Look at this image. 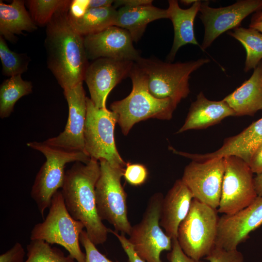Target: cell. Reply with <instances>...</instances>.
I'll return each mask as SVG.
<instances>
[{"label":"cell","instance_id":"6da1fadb","mask_svg":"<svg viewBox=\"0 0 262 262\" xmlns=\"http://www.w3.org/2000/svg\"><path fill=\"white\" fill-rule=\"evenodd\" d=\"M69 6L54 15L46 26L44 42L48 67L63 90L82 82L89 65L84 36L69 21Z\"/></svg>","mask_w":262,"mask_h":262},{"label":"cell","instance_id":"7a4b0ae2","mask_svg":"<svg viewBox=\"0 0 262 262\" xmlns=\"http://www.w3.org/2000/svg\"><path fill=\"white\" fill-rule=\"evenodd\" d=\"M100 173L99 162L95 159L90 158L86 164L76 162L66 171L61 191L68 213L82 223L95 245L104 244L110 233L97 209L95 186Z\"/></svg>","mask_w":262,"mask_h":262},{"label":"cell","instance_id":"3957f363","mask_svg":"<svg viewBox=\"0 0 262 262\" xmlns=\"http://www.w3.org/2000/svg\"><path fill=\"white\" fill-rule=\"evenodd\" d=\"M129 77L132 83L131 92L110 105L111 110L117 115L123 134L127 135L134 125L149 118L170 119L177 105L170 99H159L150 93L147 77L135 63Z\"/></svg>","mask_w":262,"mask_h":262},{"label":"cell","instance_id":"277c9868","mask_svg":"<svg viewBox=\"0 0 262 262\" xmlns=\"http://www.w3.org/2000/svg\"><path fill=\"white\" fill-rule=\"evenodd\" d=\"M27 145L41 152L46 159L36 174L31 191V196L43 218L44 212L50 205L52 196L63 187L66 165L74 162L86 164L90 158L84 152L66 150L45 142H31Z\"/></svg>","mask_w":262,"mask_h":262},{"label":"cell","instance_id":"5b68a950","mask_svg":"<svg viewBox=\"0 0 262 262\" xmlns=\"http://www.w3.org/2000/svg\"><path fill=\"white\" fill-rule=\"evenodd\" d=\"M209 62V59L201 58L171 63L141 57L134 63L146 74L149 91L154 97L170 99L178 105L190 92L189 80L191 74Z\"/></svg>","mask_w":262,"mask_h":262},{"label":"cell","instance_id":"8992f818","mask_svg":"<svg viewBox=\"0 0 262 262\" xmlns=\"http://www.w3.org/2000/svg\"><path fill=\"white\" fill-rule=\"evenodd\" d=\"M84 228L82 222L74 219L69 214L62 192L58 191L52 196L44 221L35 224L32 229L30 239L60 245L77 262H85V253L80 246V236Z\"/></svg>","mask_w":262,"mask_h":262},{"label":"cell","instance_id":"52a82bcc","mask_svg":"<svg viewBox=\"0 0 262 262\" xmlns=\"http://www.w3.org/2000/svg\"><path fill=\"white\" fill-rule=\"evenodd\" d=\"M219 217L217 209L193 199L178 229L177 240L186 255L201 260L214 248Z\"/></svg>","mask_w":262,"mask_h":262},{"label":"cell","instance_id":"ba28073f","mask_svg":"<svg viewBox=\"0 0 262 262\" xmlns=\"http://www.w3.org/2000/svg\"><path fill=\"white\" fill-rule=\"evenodd\" d=\"M100 173L95 186L97 209L100 218L116 230L129 235L127 194L121 184L125 168L114 167L105 160L99 161Z\"/></svg>","mask_w":262,"mask_h":262},{"label":"cell","instance_id":"9c48e42d","mask_svg":"<svg viewBox=\"0 0 262 262\" xmlns=\"http://www.w3.org/2000/svg\"><path fill=\"white\" fill-rule=\"evenodd\" d=\"M86 117L84 131V150L90 158L103 159L111 165L125 168L127 165L117 151L114 136L117 115L106 108L97 107L86 98Z\"/></svg>","mask_w":262,"mask_h":262},{"label":"cell","instance_id":"30bf717a","mask_svg":"<svg viewBox=\"0 0 262 262\" xmlns=\"http://www.w3.org/2000/svg\"><path fill=\"white\" fill-rule=\"evenodd\" d=\"M163 198L161 193H155L149 198L142 219L132 226L129 235L136 253L145 262H163L161 253L172 249V239L160 225Z\"/></svg>","mask_w":262,"mask_h":262},{"label":"cell","instance_id":"8fae6325","mask_svg":"<svg viewBox=\"0 0 262 262\" xmlns=\"http://www.w3.org/2000/svg\"><path fill=\"white\" fill-rule=\"evenodd\" d=\"M224 174L218 213L231 214L251 204L258 196L249 164L234 156L224 157Z\"/></svg>","mask_w":262,"mask_h":262},{"label":"cell","instance_id":"7c38bea8","mask_svg":"<svg viewBox=\"0 0 262 262\" xmlns=\"http://www.w3.org/2000/svg\"><path fill=\"white\" fill-rule=\"evenodd\" d=\"M224 174V158L202 162L192 161L185 166L181 179L193 198L217 209Z\"/></svg>","mask_w":262,"mask_h":262},{"label":"cell","instance_id":"4fadbf2b","mask_svg":"<svg viewBox=\"0 0 262 262\" xmlns=\"http://www.w3.org/2000/svg\"><path fill=\"white\" fill-rule=\"evenodd\" d=\"M209 2H202L199 18L204 26V38L200 46L204 50L224 32L239 27L250 14L262 10V0H241L234 4L219 8L209 6Z\"/></svg>","mask_w":262,"mask_h":262},{"label":"cell","instance_id":"5bb4252c","mask_svg":"<svg viewBox=\"0 0 262 262\" xmlns=\"http://www.w3.org/2000/svg\"><path fill=\"white\" fill-rule=\"evenodd\" d=\"M262 225V196H258L247 207L231 214L219 217L215 246L236 249L249 234Z\"/></svg>","mask_w":262,"mask_h":262},{"label":"cell","instance_id":"9a60e30c","mask_svg":"<svg viewBox=\"0 0 262 262\" xmlns=\"http://www.w3.org/2000/svg\"><path fill=\"white\" fill-rule=\"evenodd\" d=\"M68 106V117L64 130L44 141L66 150L85 152L84 131L86 117V97L83 82L64 90Z\"/></svg>","mask_w":262,"mask_h":262},{"label":"cell","instance_id":"2e32d148","mask_svg":"<svg viewBox=\"0 0 262 262\" xmlns=\"http://www.w3.org/2000/svg\"><path fill=\"white\" fill-rule=\"evenodd\" d=\"M134 62L101 58L89 64L85 73L90 99L98 108H106L111 91L122 79L129 76Z\"/></svg>","mask_w":262,"mask_h":262},{"label":"cell","instance_id":"e0dca14e","mask_svg":"<svg viewBox=\"0 0 262 262\" xmlns=\"http://www.w3.org/2000/svg\"><path fill=\"white\" fill-rule=\"evenodd\" d=\"M132 42L127 31L116 26L84 36L87 58L94 60L106 58L135 62L141 56Z\"/></svg>","mask_w":262,"mask_h":262},{"label":"cell","instance_id":"ac0fdd59","mask_svg":"<svg viewBox=\"0 0 262 262\" xmlns=\"http://www.w3.org/2000/svg\"><path fill=\"white\" fill-rule=\"evenodd\" d=\"M262 143V117L239 134L225 139L222 147L214 152L193 154L178 151L177 154L198 162L234 156L249 164L253 153Z\"/></svg>","mask_w":262,"mask_h":262},{"label":"cell","instance_id":"d6986e66","mask_svg":"<svg viewBox=\"0 0 262 262\" xmlns=\"http://www.w3.org/2000/svg\"><path fill=\"white\" fill-rule=\"evenodd\" d=\"M193 199L191 191L181 179L175 181L164 197L160 225L172 239L177 238L179 226L188 213Z\"/></svg>","mask_w":262,"mask_h":262},{"label":"cell","instance_id":"ffe728a7","mask_svg":"<svg viewBox=\"0 0 262 262\" xmlns=\"http://www.w3.org/2000/svg\"><path fill=\"white\" fill-rule=\"evenodd\" d=\"M231 116H235V113L223 99L209 100L200 92L192 103L183 125L176 133L206 129Z\"/></svg>","mask_w":262,"mask_h":262},{"label":"cell","instance_id":"44dd1931","mask_svg":"<svg viewBox=\"0 0 262 262\" xmlns=\"http://www.w3.org/2000/svg\"><path fill=\"white\" fill-rule=\"evenodd\" d=\"M201 2L200 0H196L190 8L182 9L177 0H168L167 10L168 18L173 24L174 36L172 47L167 56V62L173 61L177 51L182 46L188 44L199 46L195 37L194 26Z\"/></svg>","mask_w":262,"mask_h":262},{"label":"cell","instance_id":"7402d4cb","mask_svg":"<svg viewBox=\"0 0 262 262\" xmlns=\"http://www.w3.org/2000/svg\"><path fill=\"white\" fill-rule=\"evenodd\" d=\"M235 116L253 115L262 110V66L259 64L249 79L223 99Z\"/></svg>","mask_w":262,"mask_h":262},{"label":"cell","instance_id":"603a6c76","mask_svg":"<svg viewBox=\"0 0 262 262\" xmlns=\"http://www.w3.org/2000/svg\"><path fill=\"white\" fill-rule=\"evenodd\" d=\"M161 18H168L167 9H160L152 5L123 6L117 10L115 26L127 31L133 41L137 42L149 23Z\"/></svg>","mask_w":262,"mask_h":262},{"label":"cell","instance_id":"cb8c5ba5","mask_svg":"<svg viewBox=\"0 0 262 262\" xmlns=\"http://www.w3.org/2000/svg\"><path fill=\"white\" fill-rule=\"evenodd\" d=\"M24 3L22 0H14L10 4L0 1V34L9 41H15L16 34L37 29Z\"/></svg>","mask_w":262,"mask_h":262},{"label":"cell","instance_id":"d4e9b609","mask_svg":"<svg viewBox=\"0 0 262 262\" xmlns=\"http://www.w3.org/2000/svg\"><path fill=\"white\" fill-rule=\"evenodd\" d=\"M116 15L117 10L111 6L89 8L81 17L75 18L68 14V18L74 30L80 35L85 36L115 26Z\"/></svg>","mask_w":262,"mask_h":262},{"label":"cell","instance_id":"484cf974","mask_svg":"<svg viewBox=\"0 0 262 262\" xmlns=\"http://www.w3.org/2000/svg\"><path fill=\"white\" fill-rule=\"evenodd\" d=\"M21 76L10 77L0 86V117L2 119L10 115L18 100L32 92V83L24 80Z\"/></svg>","mask_w":262,"mask_h":262},{"label":"cell","instance_id":"4316f807","mask_svg":"<svg viewBox=\"0 0 262 262\" xmlns=\"http://www.w3.org/2000/svg\"><path fill=\"white\" fill-rule=\"evenodd\" d=\"M228 34L239 41L246 49L245 72L254 69L262 59V33L251 28L239 27Z\"/></svg>","mask_w":262,"mask_h":262},{"label":"cell","instance_id":"83f0119b","mask_svg":"<svg viewBox=\"0 0 262 262\" xmlns=\"http://www.w3.org/2000/svg\"><path fill=\"white\" fill-rule=\"evenodd\" d=\"M27 260L24 262H75L69 254L40 240H31L27 246Z\"/></svg>","mask_w":262,"mask_h":262},{"label":"cell","instance_id":"f1b7e54d","mask_svg":"<svg viewBox=\"0 0 262 262\" xmlns=\"http://www.w3.org/2000/svg\"><path fill=\"white\" fill-rule=\"evenodd\" d=\"M0 58L3 75L11 77L21 75L28 69L30 58L25 53H18L8 48L4 38L0 36Z\"/></svg>","mask_w":262,"mask_h":262},{"label":"cell","instance_id":"f546056e","mask_svg":"<svg viewBox=\"0 0 262 262\" xmlns=\"http://www.w3.org/2000/svg\"><path fill=\"white\" fill-rule=\"evenodd\" d=\"M69 0H29L27 1L30 15L36 25H47L54 15L68 6Z\"/></svg>","mask_w":262,"mask_h":262},{"label":"cell","instance_id":"4dcf8cb0","mask_svg":"<svg viewBox=\"0 0 262 262\" xmlns=\"http://www.w3.org/2000/svg\"><path fill=\"white\" fill-rule=\"evenodd\" d=\"M148 171L146 167L140 164L127 163L123 177L126 181L134 186L143 184L147 180Z\"/></svg>","mask_w":262,"mask_h":262},{"label":"cell","instance_id":"1f68e13d","mask_svg":"<svg viewBox=\"0 0 262 262\" xmlns=\"http://www.w3.org/2000/svg\"><path fill=\"white\" fill-rule=\"evenodd\" d=\"M209 262H244L242 253L237 249L226 250L215 246L205 257Z\"/></svg>","mask_w":262,"mask_h":262},{"label":"cell","instance_id":"d6a6232c","mask_svg":"<svg viewBox=\"0 0 262 262\" xmlns=\"http://www.w3.org/2000/svg\"><path fill=\"white\" fill-rule=\"evenodd\" d=\"M80 242L85 249V262H114L98 250L96 245L88 237L86 230H83L81 233Z\"/></svg>","mask_w":262,"mask_h":262},{"label":"cell","instance_id":"836d02e7","mask_svg":"<svg viewBox=\"0 0 262 262\" xmlns=\"http://www.w3.org/2000/svg\"><path fill=\"white\" fill-rule=\"evenodd\" d=\"M25 255L22 245L16 242L10 249L0 255V262H24Z\"/></svg>","mask_w":262,"mask_h":262},{"label":"cell","instance_id":"e575fe53","mask_svg":"<svg viewBox=\"0 0 262 262\" xmlns=\"http://www.w3.org/2000/svg\"><path fill=\"white\" fill-rule=\"evenodd\" d=\"M169 262H204L196 260L186 255L180 247L177 239H172V246L170 252L167 254Z\"/></svg>","mask_w":262,"mask_h":262},{"label":"cell","instance_id":"d590c367","mask_svg":"<svg viewBox=\"0 0 262 262\" xmlns=\"http://www.w3.org/2000/svg\"><path fill=\"white\" fill-rule=\"evenodd\" d=\"M110 232L113 233L118 239L120 244L128 256L129 262H145L136 253L131 243L125 234H119L117 232L110 229Z\"/></svg>","mask_w":262,"mask_h":262},{"label":"cell","instance_id":"8d00e7d4","mask_svg":"<svg viewBox=\"0 0 262 262\" xmlns=\"http://www.w3.org/2000/svg\"><path fill=\"white\" fill-rule=\"evenodd\" d=\"M89 0H73L69 6L68 14L79 18L84 15L89 8Z\"/></svg>","mask_w":262,"mask_h":262},{"label":"cell","instance_id":"74e56055","mask_svg":"<svg viewBox=\"0 0 262 262\" xmlns=\"http://www.w3.org/2000/svg\"><path fill=\"white\" fill-rule=\"evenodd\" d=\"M248 164L253 173H262V143L253 153Z\"/></svg>","mask_w":262,"mask_h":262},{"label":"cell","instance_id":"f35d334b","mask_svg":"<svg viewBox=\"0 0 262 262\" xmlns=\"http://www.w3.org/2000/svg\"><path fill=\"white\" fill-rule=\"evenodd\" d=\"M152 2L151 0H114L113 6L115 8L119 6L135 7L152 5Z\"/></svg>","mask_w":262,"mask_h":262},{"label":"cell","instance_id":"ab89813d","mask_svg":"<svg viewBox=\"0 0 262 262\" xmlns=\"http://www.w3.org/2000/svg\"><path fill=\"white\" fill-rule=\"evenodd\" d=\"M114 0H89V8H102L113 6Z\"/></svg>","mask_w":262,"mask_h":262},{"label":"cell","instance_id":"60d3db41","mask_svg":"<svg viewBox=\"0 0 262 262\" xmlns=\"http://www.w3.org/2000/svg\"><path fill=\"white\" fill-rule=\"evenodd\" d=\"M254 182L256 192L258 196H262V173L257 174L254 178Z\"/></svg>","mask_w":262,"mask_h":262},{"label":"cell","instance_id":"b9f144b4","mask_svg":"<svg viewBox=\"0 0 262 262\" xmlns=\"http://www.w3.org/2000/svg\"><path fill=\"white\" fill-rule=\"evenodd\" d=\"M249 28L257 30L262 33V20H251Z\"/></svg>","mask_w":262,"mask_h":262},{"label":"cell","instance_id":"7bdbcfd3","mask_svg":"<svg viewBox=\"0 0 262 262\" xmlns=\"http://www.w3.org/2000/svg\"><path fill=\"white\" fill-rule=\"evenodd\" d=\"M251 20H262V11L256 13L252 16Z\"/></svg>","mask_w":262,"mask_h":262},{"label":"cell","instance_id":"ee69618b","mask_svg":"<svg viewBox=\"0 0 262 262\" xmlns=\"http://www.w3.org/2000/svg\"><path fill=\"white\" fill-rule=\"evenodd\" d=\"M196 0H181V2L185 4L189 5L191 3H194Z\"/></svg>","mask_w":262,"mask_h":262},{"label":"cell","instance_id":"f6af8a7d","mask_svg":"<svg viewBox=\"0 0 262 262\" xmlns=\"http://www.w3.org/2000/svg\"><path fill=\"white\" fill-rule=\"evenodd\" d=\"M261 65H262V63H261Z\"/></svg>","mask_w":262,"mask_h":262}]
</instances>
